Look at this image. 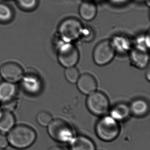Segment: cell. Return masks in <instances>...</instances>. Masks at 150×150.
<instances>
[{
	"mask_svg": "<svg viewBox=\"0 0 150 150\" xmlns=\"http://www.w3.org/2000/svg\"><path fill=\"white\" fill-rule=\"evenodd\" d=\"M7 135L10 145L17 149L22 150L31 147L37 139V133L30 126L24 124L15 125Z\"/></svg>",
	"mask_w": 150,
	"mask_h": 150,
	"instance_id": "cell-1",
	"label": "cell"
},
{
	"mask_svg": "<svg viewBox=\"0 0 150 150\" xmlns=\"http://www.w3.org/2000/svg\"><path fill=\"white\" fill-rule=\"evenodd\" d=\"M82 23L75 18H69L63 21L59 26V34L66 43H70L81 37L83 30Z\"/></svg>",
	"mask_w": 150,
	"mask_h": 150,
	"instance_id": "cell-2",
	"label": "cell"
},
{
	"mask_svg": "<svg viewBox=\"0 0 150 150\" xmlns=\"http://www.w3.org/2000/svg\"><path fill=\"white\" fill-rule=\"evenodd\" d=\"M96 130L100 139L105 142H111L119 135L120 127L117 121L111 116H105L98 122Z\"/></svg>",
	"mask_w": 150,
	"mask_h": 150,
	"instance_id": "cell-3",
	"label": "cell"
},
{
	"mask_svg": "<svg viewBox=\"0 0 150 150\" xmlns=\"http://www.w3.org/2000/svg\"><path fill=\"white\" fill-rule=\"evenodd\" d=\"M47 127L48 134L56 142H70L73 138L72 128L68 123L63 120H53Z\"/></svg>",
	"mask_w": 150,
	"mask_h": 150,
	"instance_id": "cell-4",
	"label": "cell"
},
{
	"mask_svg": "<svg viewBox=\"0 0 150 150\" xmlns=\"http://www.w3.org/2000/svg\"><path fill=\"white\" fill-rule=\"evenodd\" d=\"M87 108L91 112L98 116L105 114L109 108V101L105 94L95 91L89 95L86 100Z\"/></svg>",
	"mask_w": 150,
	"mask_h": 150,
	"instance_id": "cell-5",
	"label": "cell"
},
{
	"mask_svg": "<svg viewBox=\"0 0 150 150\" xmlns=\"http://www.w3.org/2000/svg\"><path fill=\"white\" fill-rule=\"evenodd\" d=\"M115 55V50L112 43L104 40L97 44L93 51V57L97 65L104 66L112 61Z\"/></svg>",
	"mask_w": 150,
	"mask_h": 150,
	"instance_id": "cell-6",
	"label": "cell"
},
{
	"mask_svg": "<svg viewBox=\"0 0 150 150\" xmlns=\"http://www.w3.org/2000/svg\"><path fill=\"white\" fill-rule=\"evenodd\" d=\"M58 59L60 64L64 67H73L79 61L78 49L70 43H67L59 47Z\"/></svg>",
	"mask_w": 150,
	"mask_h": 150,
	"instance_id": "cell-7",
	"label": "cell"
},
{
	"mask_svg": "<svg viewBox=\"0 0 150 150\" xmlns=\"http://www.w3.org/2000/svg\"><path fill=\"white\" fill-rule=\"evenodd\" d=\"M0 75L4 81L16 83L22 79L23 70L16 62H7L0 67Z\"/></svg>",
	"mask_w": 150,
	"mask_h": 150,
	"instance_id": "cell-8",
	"label": "cell"
},
{
	"mask_svg": "<svg viewBox=\"0 0 150 150\" xmlns=\"http://www.w3.org/2000/svg\"><path fill=\"white\" fill-rule=\"evenodd\" d=\"M77 83L79 91L86 95H90L96 91L97 86L95 78L89 74H85L80 76Z\"/></svg>",
	"mask_w": 150,
	"mask_h": 150,
	"instance_id": "cell-9",
	"label": "cell"
},
{
	"mask_svg": "<svg viewBox=\"0 0 150 150\" xmlns=\"http://www.w3.org/2000/svg\"><path fill=\"white\" fill-rule=\"evenodd\" d=\"M21 81L24 89L29 93H37L40 90L41 82L37 75L32 73L24 74Z\"/></svg>",
	"mask_w": 150,
	"mask_h": 150,
	"instance_id": "cell-10",
	"label": "cell"
},
{
	"mask_svg": "<svg viewBox=\"0 0 150 150\" xmlns=\"http://www.w3.org/2000/svg\"><path fill=\"white\" fill-rule=\"evenodd\" d=\"M17 87L14 83L4 81L0 83V101L1 103L15 99Z\"/></svg>",
	"mask_w": 150,
	"mask_h": 150,
	"instance_id": "cell-11",
	"label": "cell"
},
{
	"mask_svg": "<svg viewBox=\"0 0 150 150\" xmlns=\"http://www.w3.org/2000/svg\"><path fill=\"white\" fill-rule=\"evenodd\" d=\"M97 6L90 1H84L79 6V15L85 21H90L94 19L97 16Z\"/></svg>",
	"mask_w": 150,
	"mask_h": 150,
	"instance_id": "cell-12",
	"label": "cell"
},
{
	"mask_svg": "<svg viewBox=\"0 0 150 150\" xmlns=\"http://www.w3.org/2000/svg\"><path fill=\"white\" fill-rule=\"evenodd\" d=\"M16 124V118L12 112L2 109L0 111V132L8 133Z\"/></svg>",
	"mask_w": 150,
	"mask_h": 150,
	"instance_id": "cell-13",
	"label": "cell"
},
{
	"mask_svg": "<svg viewBox=\"0 0 150 150\" xmlns=\"http://www.w3.org/2000/svg\"><path fill=\"white\" fill-rule=\"evenodd\" d=\"M70 142V150H96L94 143L86 137H77Z\"/></svg>",
	"mask_w": 150,
	"mask_h": 150,
	"instance_id": "cell-14",
	"label": "cell"
},
{
	"mask_svg": "<svg viewBox=\"0 0 150 150\" xmlns=\"http://www.w3.org/2000/svg\"><path fill=\"white\" fill-rule=\"evenodd\" d=\"M130 112L136 117H142L147 114L149 111L148 102L142 99L134 100L129 106Z\"/></svg>",
	"mask_w": 150,
	"mask_h": 150,
	"instance_id": "cell-15",
	"label": "cell"
},
{
	"mask_svg": "<svg viewBox=\"0 0 150 150\" xmlns=\"http://www.w3.org/2000/svg\"><path fill=\"white\" fill-rule=\"evenodd\" d=\"M129 107L124 104L115 105L111 111V117L116 121H123L127 119L130 114Z\"/></svg>",
	"mask_w": 150,
	"mask_h": 150,
	"instance_id": "cell-16",
	"label": "cell"
},
{
	"mask_svg": "<svg viewBox=\"0 0 150 150\" xmlns=\"http://www.w3.org/2000/svg\"><path fill=\"white\" fill-rule=\"evenodd\" d=\"M14 13L11 7L5 3H0V23H7L12 20Z\"/></svg>",
	"mask_w": 150,
	"mask_h": 150,
	"instance_id": "cell-17",
	"label": "cell"
},
{
	"mask_svg": "<svg viewBox=\"0 0 150 150\" xmlns=\"http://www.w3.org/2000/svg\"><path fill=\"white\" fill-rule=\"evenodd\" d=\"M19 8L26 11H31L37 8L38 0H16Z\"/></svg>",
	"mask_w": 150,
	"mask_h": 150,
	"instance_id": "cell-18",
	"label": "cell"
},
{
	"mask_svg": "<svg viewBox=\"0 0 150 150\" xmlns=\"http://www.w3.org/2000/svg\"><path fill=\"white\" fill-rule=\"evenodd\" d=\"M52 120L53 117L51 115L45 111L40 112L37 115V122L42 127H47Z\"/></svg>",
	"mask_w": 150,
	"mask_h": 150,
	"instance_id": "cell-19",
	"label": "cell"
},
{
	"mask_svg": "<svg viewBox=\"0 0 150 150\" xmlns=\"http://www.w3.org/2000/svg\"><path fill=\"white\" fill-rule=\"evenodd\" d=\"M65 76L69 82L75 83L77 82L80 75L78 69L73 67L67 68L65 71Z\"/></svg>",
	"mask_w": 150,
	"mask_h": 150,
	"instance_id": "cell-20",
	"label": "cell"
},
{
	"mask_svg": "<svg viewBox=\"0 0 150 150\" xmlns=\"http://www.w3.org/2000/svg\"><path fill=\"white\" fill-rule=\"evenodd\" d=\"M94 34L93 31L90 29H83L81 35V38L86 42H90L94 38Z\"/></svg>",
	"mask_w": 150,
	"mask_h": 150,
	"instance_id": "cell-21",
	"label": "cell"
},
{
	"mask_svg": "<svg viewBox=\"0 0 150 150\" xmlns=\"http://www.w3.org/2000/svg\"><path fill=\"white\" fill-rule=\"evenodd\" d=\"M9 144L7 136L4 133L0 132V149H5Z\"/></svg>",
	"mask_w": 150,
	"mask_h": 150,
	"instance_id": "cell-22",
	"label": "cell"
},
{
	"mask_svg": "<svg viewBox=\"0 0 150 150\" xmlns=\"http://www.w3.org/2000/svg\"><path fill=\"white\" fill-rule=\"evenodd\" d=\"M48 150H64L60 146H53V147H51Z\"/></svg>",
	"mask_w": 150,
	"mask_h": 150,
	"instance_id": "cell-23",
	"label": "cell"
},
{
	"mask_svg": "<svg viewBox=\"0 0 150 150\" xmlns=\"http://www.w3.org/2000/svg\"><path fill=\"white\" fill-rule=\"evenodd\" d=\"M145 1H146V4H147L148 7H149L150 4V0H145Z\"/></svg>",
	"mask_w": 150,
	"mask_h": 150,
	"instance_id": "cell-24",
	"label": "cell"
},
{
	"mask_svg": "<svg viewBox=\"0 0 150 150\" xmlns=\"http://www.w3.org/2000/svg\"><path fill=\"white\" fill-rule=\"evenodd\" d=\"M0 150H7L5 149H0Z\"/></svg>",
	"mask_w": 150,
	"mask_h": 150,
	"instance_id": "cell-25",
	"label": "cell"
}]
</instances>
